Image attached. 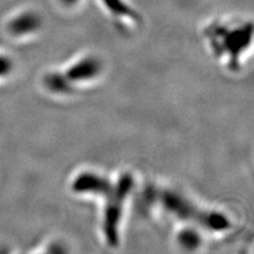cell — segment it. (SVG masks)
Returning a JSON list of instances; mask_svg holds the SVG:
<instances>
[{
    "instance_id": "1",
    "label": "cell",
    "mask_w": 254,
    "mask_h": 254,
    "mask_svg": "<svg viewBox=\"0 0 254 254\" xmlns=\"http://www.w3.org/2000/svg\"><path fill=\"white\" fill-rule=\"evenodd\" d=\"M251 25L242 27H227V25H214L208 31V35L215 52L219 55L229 54L232 61H236L240 52L247 47L251 38Z\"/></svg>"
},
{
    "instance_id": "2",
    "label": "cell",
    "mask_w": 254,
    "mask_h": 254,
    "mask_svg": "<svg viewBox=\"0 0 254 254\" xmlns=\"http://www.w3.org/2000/svg\"><path fill=\"white\" fill-rule=\"evenodd\" d=\"M132 188V179L128 175H125L117 186H113L109 192L105 194L107 204L104 216V231L110 244L118 242V225L120 222L123 205L126 197L128 196Z\"/></svg>"
},
{
    "instance_id": "3",
    "label": "cell",
    "mask_w": 254,
    "mask_h": 254,
    "mask_svg": "<svg viewBox=\"0 0 254 254\" xmlns=\"http://www.w3.org/2000/svg\"><path fill=\"white\" fill-rule=\"evenodd\" d=\"M163 202L168 210L175 213L176 215L190 219H196V221H199L201 225H204L209 228L219 230L228 226L227 219L219 215V214L202 213L176 194H164Z\"/></svg>"
},
{
    "instance_id": "4",
    "label": "cell",
    "mask_w": 254,
    "mask_h": 254,
    "mask_svg": "<svg viewBox=\"0 0 254 254\" xmlns=\"http://www.w3.org/2000/svg\"><path fill=\"white\" fill-rule=\"evenodd\" d=\"M42 19L34 11L26 10L16 13L7 21L6 29L9 34L15 37H22L34 33L41 28Z\"/></svg>"
},
{
    "instance_id": "5",
    "label": "cell",
    "mask_w": 254,
    "mask_h": 254,
    "mask_svg": "<svg viewBox=\"0 0 254 254\" xmlns=\"http://www.w3.org/2000/svg\"><path fill=\"white\" fill-rule=\"evenodd\" d=\"M72 188L76 193H93L104 196L113 188V185L104 177L95 174L84 173L74 180Z\"/></svg>"
},
{
    "instance_id": "6",
    "label": "cell",
    "mask_w": 254,
    "mask_h": 254,
    "mask_svg": "<svg viewBox=\"0 0 254 254\" xmlns=\"http://www.w3.org/2000/svg\"><path fill=\"white\" fill-rule=\"evenodd\" d=\"M99 71L100 64L98 61H95L93 59H86L75 64V65L64 75V77L66 78L67 82L88 81V79H91L97 75L99 73Z\"/></svg>"
},
{
    "instance_id": "7",
    "label": "cell",
    "mask_w": 254,
    "mask_h": 254,
    "mask_svg": "<svg viewBox=\"0 0 254 254\" xmlns=\"http://www.w3.org/2000/svg\"><path fill=\"white\" fill-rule=\"evenodd\" d=\"M12 70V62L3 55H0V77L5 76L11 72Z\"/></svg>"
},
{
    "instance_id": "8",
    "label": "cell",
    "mask_w": 254,
    "mask_h": 254,
    "mask_svg": "<svg viewBox=\"0 0 254 254\" xmlns=\"http://www.w3.org/2000/svg\"><path fill=\"white\" fill-rule=\"evenodd\" d=\"M181 240L184 241V244L188 247H194V245H196V241L197 238L194 234H190L189 232H187L184 236H181Z\"/></svg>"
},
{
    "instance_id": "9",
    "label": "cell",
    "mask_w": 254,
    "mask_h": 254,
    "mask_svg": "<svg viewBox=\"0 0 254 254\" xmlns=\"http://www.w3.org/2000/svg\"><path fill=\"white\" fill-rule=\"evenodd\" d=\"M58 2L60 4H62L63 6L72 7V6L76 5L79 2V0H58Z\"/></svg>"
}]
</instances>
